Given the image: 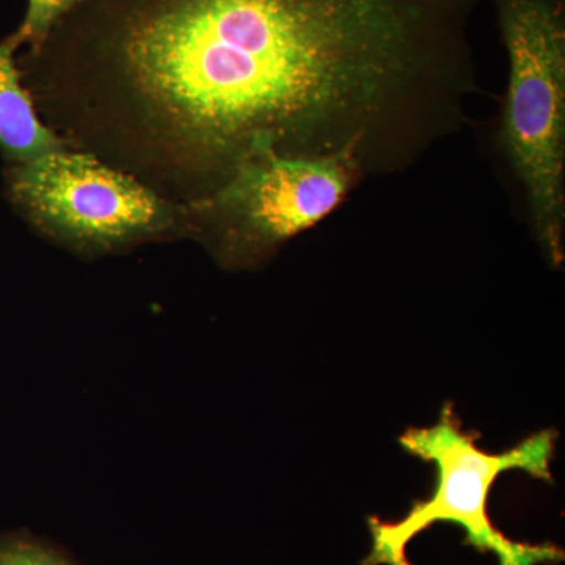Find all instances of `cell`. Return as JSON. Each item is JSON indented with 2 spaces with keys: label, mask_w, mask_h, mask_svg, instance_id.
I'll return each instance as SVG.
<instances>
[{
  "label": "cell",
  "mask_w": 565,
  "mask_h": 565,
  "mask_svg": "<svg viewBox=\"0 0 565 565\" xmlns=\"http://www.w3.org/2000/svg\"><path fill=\"white\" fill-rule=\"evenodd\" d=\"M481 0H82L47 41L128 92L217 189L256 152L404 172L462 129Z\"/></svg>",
  "instance_id": "obj_1"
},
{
  "label": "cell",
  "mask_w": 565,
  "mask_h": 565,
  "mask_svg": "<svg viewBox=\"0 0 565 565\" xmlns=\"http://www.w3.org/2000/svg\"><path fill=\"white\" fill-rule=\"evenodd\" d=\"M508 55L497 143L531 232L552 266L565 258L564 0H493Z\"/></svg>",
  "instance_id": "obj_2"
},
{
  "label": "cell",
  "mask_w": 565,
  "mask_h": 565,
  "mask_svg": "<svg viewBox=\"0 0 565 565\" xmlns=\"http://www.w3.org/2000/svg\"><path fill=\"white\" fill-rule=\"evenodd\" d=\"M479 435L463 430L455 404L441 407L434 426L412 427L399 438L407 455L435 468L434 492L416 501L399 522L370 516L373 548L363 565H412L407 545L416 534L435 523H455L465 531V544L492 553L498 565H539L564 559L555 545L522 544L505 537L490 520L489 494L505 471L522 470L541 481H553L557 433L545 429L520 441L514 448L492 455L478 446Z\"/></svg>",
  "instance_id": "obj_3"
},
{
  "label": "cell",
  "mask_w": 565,
  "mask_h": 565,
  "mask_svg": "<svg viewBox=\"0 0 565 565\" xmlns=\"http://www.w3.org/2000/svg\"><path fill=\"white\" fill-rule=\"evenodd\" d=\"M366 178L352 154L256 152L193 204V214L218 262L248 269L329 218Z\"/></svg>",
  "instance_id": "obj_4"
},
{
  "label": "cell",
  "mask_w": 565,
  "mask_h": 565,
  "mask_svg": "<svg viewBox=\"0 0 565 565\" xmlns=\"http://www.w3.org/2000/svg\"><path fill=\"white\" fill-rule=\"evenodd\" d=\"M7 191L29 221L66 243L109 250L162 232L167 204L139 181L62 148L13 163Z\"/></svg>",
  "instance_id": "obj_5"
},
{
  "label": "cell",
  "mask_w": 565,
  "mask_h": 565,
  "mask_svg": "<svg viewBox=\"0 0 565 565\" xmlns=\"http://www.w3.org/2000/svg\"><path fill=\"white\" fill-rule=\"evenodd\" d=\"M13 35L0 41V151L10 162L31 161L62 148L61 141L41 122L31 95L21 82Z\"/></svg>",
  "instance_id": "obj_6"
},
{
  "label": "cell",
  "mask_w": 565,
  "mask_h": 565,
  "mask_svg": "<svg viewBox=\"0 0 565 565\" xmlns=\"http://www.w3.org/2000/svg\"><path fill=\"white\" fill-rule=\"evenodd\" d=\"M82 0H28L24 20L14 33L18 44L29 43L40 47L52 29Z\"/></svg>",
  "instance_id": "obj_7"
},
{
  "label": "cell",
  "mask_w": 565,
  "mask_h": 565,
  "mask_svg": "<svg viewBox=\"0 0 565 565\" xmlns=\"http://www.w3.org/2000/svg\"><path fill=\"white\" fill-rule=\"evenodd\" d=\"M0 565H74L54 550L29 539L10 537L0 542Z\"/></svg>",
  "instance_id": "obj_8"
}]
</instances>
